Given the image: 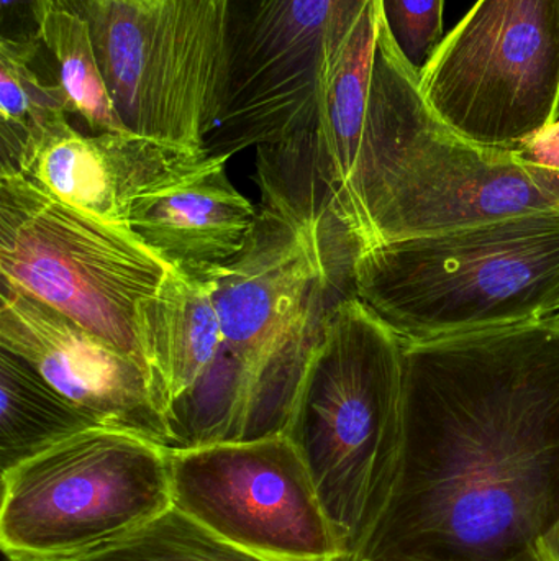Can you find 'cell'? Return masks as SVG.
Masks as SVG:
<instances>
[{
  "label": "cell",
  "mask_w": 559,
  "mask_h": 561,
  "mask_svg": "<svg viewBox=\"0 0 559 561\" xmlns=\"http://www.w3.org/2000/svg\"><path fill=\"white\" fill-rule=\"evenodd\" d=\"M229 160L207 153L131 206L128 230L171 268L223 265L245 249L258 209L229 180Z\"/></svg>",
  "instance_id": "15"
},
{
  "label": "cell",
  "mask_w": 559,
  "mask_h": 561,
  "mask_svg": "<svg viewBox=\"0 0 559 561\" xmlns=\"http://www.w3.org/2000/svg\"><path fill=\"white\" fill-rule=\"evenodd\" d=\"M445 0H381V13L397 51L420 79L443 43Z\"/></svg>",
  "instance_id": "20"
},
{
  "label": "cell",
  "mask_w": 559,
  "mask_h": 561,
  "mask_svg": "<svg viewBox=\"0 0 559 561\" xmlns=\"http://www.w3.org/2000/svg\"><path fill=\"white\" fill-rule=\"evenodd\" d=\"M404 350L393 503L357 561H521L559 517V317Z\"/></svg>",
  "instance_id": "1"
},
{
  "label": "cell",
  "mask_w": 559,
  "mask_h": 561,
  "mask_svg": "<svg viewBox=\"0 0 559 561\" xmlns=\"http://www.w3.org/2000/svg\"><path fill=\"white\" fill-rule=\"evenodd\" d=\"M55 0H0V39L43 43V25Z\"/></svg>",
  "instance_id": "21"
},
{
  "label": "cell",
  "mask_w": 559,
  "mask_h": 561,
  "mask_svg": "<svg viewBox=\"0 0 559 561\" xmlns=\"http://www.w3.org/2000/svg\"><path fill=\"white\" fill-rule=\"evenodd\" d=\"M544 213H559L558 170L469 144L427 104L384 178L363 252L393 240Z\"/></svg>",
  "instance_id": "11"
},
{
  "label": "cell",
  "mask_w": 559,
  "mask_h": 561,
  "mask_svg": "<svg viewBox=\"0 0 559 561\" xmlns=\"http://www.w3.org/2000/svg\"><path fill=\"white\" fill-rule=\"evenodd\" d=\"M371 0H229V81L209 154L317 128L322 84Z\"/></svg>",
  "instance_id": "9"
},
{
  "label": "cell",
  "mask_w": 559,
  "mask_h": 561,
  "mask_svg": "<svg viewBox=\"0 0 559 561\" xmlns=\"http://www.w3.org/2000/svg\"><path fill=\"white\" fill-rule=\"evenodd\" d=\"M357 297L407 343L559 317V213L380 243L361 253Z\"/></svg>",
  "instance_id": "4"
},
{
  "label": "cell",
  "mask_w": 559,
  "mask_h": 561,
  "mask_svg": "<svg viewBox=\"0 0 559 561\" xmlns=\"http://www.w3.org/2000/svg\"><path fill=\"white\" fill-rule=\"evenodd\" d=\"M88 22L131 134L206 150L229 81V0H55Z\"/></svg>",
  "instance_id": "6"
},
{
  "label": "cell",
  "mask_w": 559,
  "mask_h": 561,
  "mask_svg": "<svg viewBox=\"0 0 559 561\" xmlns=\"http://www.w3.org/2000/svg\"><path fill=\"white\" fill-rule=\"evenodd\" d=\"M68 561H272L217 536L176 506L137 533Z\"/></svg>",
  "instance_id": "19"
},
{
  "label": "cell",
  "mask_w": 559,
  "mask_h": 561,
  "mask_svg": "<svg viewBox=\"0 0 559 561\" xmlns=\"http://www.w3.org/2000/svg\"><path fill=\"white\" fill-rule=\"evenodd\" d=\"M419 85L436 118L463 140L517 147L558 115L559 0H478Z\"/></svg>",
  "instance_id": "8"
},
{
  "label": "cell",
  "mask_w": 559,
  "mask_h": 561,
  "mask_svg": "<svg viewBox=\"0 0 559 561\" xmlns=\"http://www.w3.org/2000/svg\"><path fill=\"white\" fill-rule=\"evenodd\" d=\"M167 270L130 230L59 203L16 171L0 170V284L74 320L148 375L140 307Z\"/></svg>",
  "instance_id": "7"
},
{
  "label": "cell",
  "mask_w": 559,
  "mask_h": 561,
  "mask_svg": "<svg viewBox=\"0 0 559 561\" xmlns=\"http://www.w3.org/2000/svg\"><path fill=\"white\" fill-rule=\"evenodd\" d=\"M508 151L524 163L559 171V117Z\"/></svg>",
  "instance_id": "22"
},
{
  "label": "cell",
  "mask_w": 559,
  "mask_h": 561,
  "mask_svg": "<svg viewBox=\"0 0 559 561\" xmlns=\"http://www.w3.org/2000/svg\"><path fill=\"white\" fill-rule=\"evenodd\" d=\"M406 343L358 297L341 304L299 385L286 434L357 561L393 503L404 448Z\"/></svg>",
  "instance_id": "3"
},
{
  "label": "cell",
  "mask_w": 559,
  "mask_h": 561,
  "mask_svg": "<svg viewBox=\"0 0 559 561\" xmlns=\"http://www.w3.org/2000/svg\"><path fill=\"white\" fill-rule=\"evenodd\" d=\"M42 39L58 66L56 81L68 99L69 114L79 115L94 135L128 131L105 84L88 22L55 7L46 16Z\"/></svg>",
  "instance_id": "18"
},
{
  "label": "cell",
  "mask_w": 559,
  "mask_h": 561,
  "mask_svg": "<svg viewBox=\"0 0 559 561\" xmlns=\"http://www.w3.org/2000/svg\"><path fill=\"white\" fill-rule=\"evenodd\" d=\"M558 117H559V107H558Z\"/></svg>",
  "instance_id": "25"
},
{
  "label": "cell",
  "mask_w": 559,
  "mask_h": 561,
  "mask_svg": "<svg viewBox=\"0 0 559 561\" xmlns=\"http://www.w3.org/2000/svg\"><path fill=\"white\" fill-rule=\"evenodd\" d=\"M140 330L170 450L245 440L248 381L220 325L209 280L170 266L158 293L141 304Z\"/></svg>",
  "instance_id": "12"
},
{
  "label": "cell",
  "mask_w": 559,
  "mask_h": 561,
  "mask_svg": "<svg viewBox=\"0 0 559 561\" xmlns=\"http://www.w3.org/2000/svg\"><path fill=\"white\" fill-rule=\"evenodd\" d=\"M0 348L28 363L102 427L171 447L143 366L46 304L0 284Z\"/></svg>",
  "instance_id": "13"
},
{
  "label": "cell",
  "mask_w": 559,
  "mask_h": 561,
  "mask_svg": "<svg viewBox=\"0 0 559 561\" xmlns=\"http://www.w3.org/2000/svg\"><path fill=\"white\" fill-rule=\"evenodd\" d=\"M255 180L261 207L242 253L223 265L186 270L209 280L226 342L245 369V440L286 434L331 316L357 297L361 253L331 209L314 130L256 147Z\"/></svg>",
  "instance_id": "2"
},
{
  "label": "cell",
  "mask_w": 559,
  "mask_h": 561,
  "mask_svg": "<svg viewBox=\"0 0 559 561\" xmlns=\"http://www.w3.org/2000/svg\"><path fill=\"white\" fill-rule=\"evenodd\" d=\"M43 43L0 39V170L19 173L39 141L68 122V99L58 81L33 71Z\"/></svg>",
  "instance_id": "17"
},
{
  "label": "cell",
  "mask_w": 559,
  "mask_h": 561,
  "mask_svg": "<svg viewBox=\"0 0 559 561\" xmlns=\"http://www.w3.org/2000/svg\"><path fill=\"white\" fill-rule=\"evenodd\" d=\"M521 561H537V560H535V556H532L531 559H525V560H521Z\"/></svg>",
  "instance_id": "24"
},
{
  "label": "cell",
  "mask_w": 559,
  "mask_h": 561,
  "mask_svg": "<svg viewBox=\"0 0 559 561\" xmlns=\"http://www.w3.org/2000/svg\"><path fill=\"white\" fill-rule=\"evenodd\" d=\"M537 561H559V517L534 547Z\"/></svg>",
  "instance_id": "23"
},
{
  "label": "cell",
  "mask_w": 559,
  "mask_h": 561,
  "mask_svg": "<svg viewBox=\"0 0 559 561\" xmlns=\"http://www.w3.org/2000/svg\"><path fill=\"white\" fill-rule=\"evenodd\" d=\"M177 510L272 561H347L307 465L288 435L170 450Z\"/></svg>",
  "instance_id": "10"
},
{
  "label": "cell",
  "mask_w": 559,
  "mask_h": 561,
  "mask_svg": "<svg viewBox=\"0 0 559 561\" xmlns=\"http://www.w3.org/2000/svg\"><path fill=\"white\" fill-rule=\"evenodd\" d=\"M206 154L131 131L85 137L65 122L39 141L19 173L59 203L128 229L135 201L176 180Z\"/></svg>",
  "instance_id": "14"
},
{
  "label": "cell",
  "mask_w": 559,
  "mask_h": 561,
  "mask_svg": "<svg viewBox=\"0 0 559 561\" xmlns=\"http://www.w3.org/2000/svg\"><path fill=\"white\" fill-rule=\"evenodd\" d=\"M174 506L170 448L94 427L2 471L10 561H68L137 533Z\"/></svg>",
  "instance_id": "5"
},
{
  "label": "cell",
  "mask_w": 559,
  "mask_h": 561,
  "mask_svg": "<svg viewBox=\"0 0 559 561\" xmlns=\"http://www.w3.org/2000/svg\"><path fill=\"white\" fill-rule=\"evenodd\" d=\"M94 427L102 425L28 363L0 348V470Z\"/></svg>",
  "instance_id": "16"
}]
</instances>
